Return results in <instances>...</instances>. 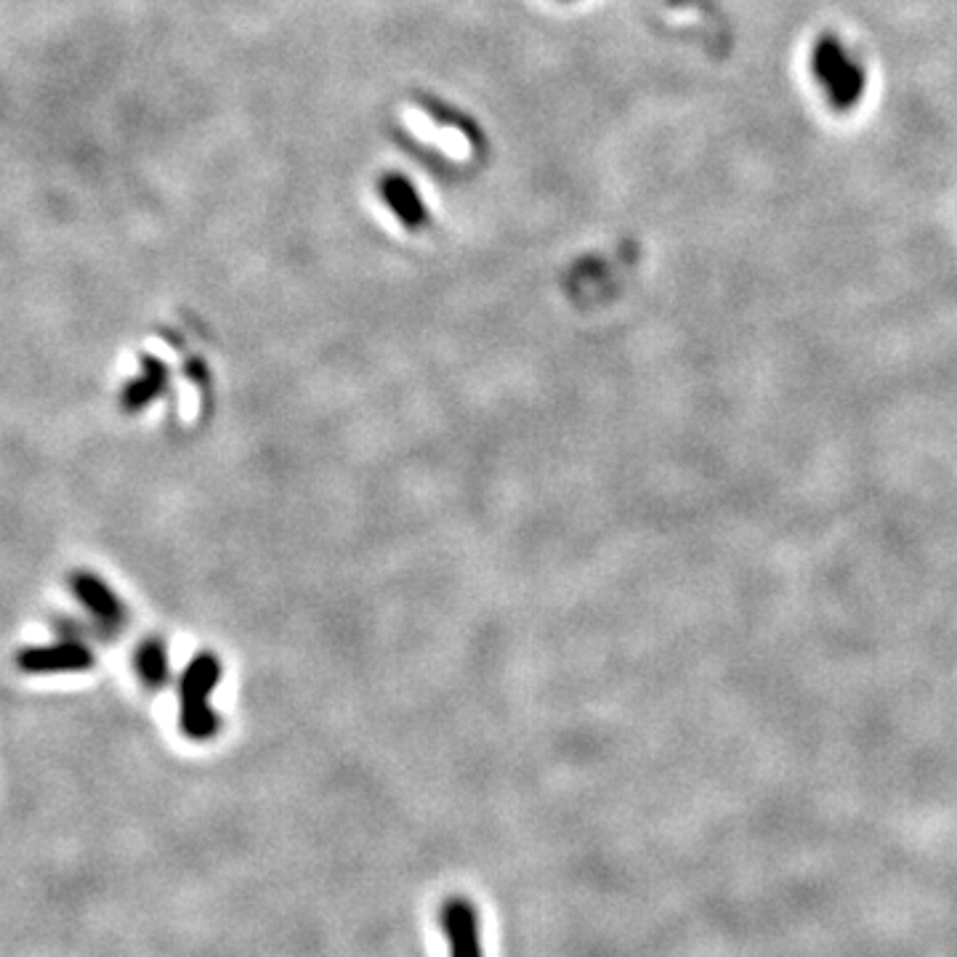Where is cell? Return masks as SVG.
<instances>
[{
  "instance_id": "4",
  "label": "cell",
  "mask_w": 957,
  "mask_h": 957,
  "mask_svg": "<svg viewBox=\"0 0 957 957\" xmlns=\"http://www.w3.org/2000/svg\"><path fill=\"white\" fill-rule=\"evenodd\" d=\"M441 929L450 942V957H482L478 918L474 905L463 897H452L441 905Z\"/></svg>"
},
{
  "instance_id": "6",
  "label": "cell",
  "mask_w": 957,
  "mask_h": 957,
  "mask_svg": "<svg viewBox=\"0 0 957 957\" xmlns=\"http://www.w3.org/2000/svg\"><path fill=\"white\" fill-rule=\"evenodd\" d=\"M133 667H137L141 684L144 686H152V689L163 686L165 678H168V654H165L163 643H160L157 638H146V641L137 649Z\"/></svg>"
},
{
  "instance_id": "3",
  "label": "cell",
  "mask_w": 957,
  "mask_h": 957,
  "mask_svg": "<svg viewBox=\"0 0 957 957\" xmlns=\"http://www.w3.org/2000/svg\"><path fill=\"white\" fill-rule=\"evenodd\" d=\"M67 582H70L72 596L83 606L85 615L94 619L96 630L102 636L118 634L126 623V606H122L115 588L91 569H75Z\"/></svg>"
},
{
  "instance_id": "1",
  "label": "cell",
  "mask_w": 957,
  "mask_h": 957,
  "mask_svg": "<svg viewBox=\"0 0 957 957\" xmlns=\"http://www.w3.org/2000/svg\"><path fill=\"white\" fill-rule=\"evenodd\" d=\"M812 72L838 113H851L867 91V75L838 35H819L812 48Z\"/></svg>"
},
{
  "instance_id": "2",
  "label": "cell",
  "mask_w": 957,
  "mask_h": 957,
  "mask_svg": "<svg viewBox=\"0 0 957 957\" xmlns=\"http://www.w3.org/2000/svg\"><path fill=\"white\" fill-rule=\"evenodd\" d=\"M96 665L94 649L80 638H61L40 647H24L16 652V667L27 676H54V673H85Z\"/></svg>"
},
{
  "instance_id": "5",
  "label": "cell",
  "mask_w": 957,
  "mask_h": 957,
  "mask_svg": "<svg viewBox=\"0 0 957 957\" xmlns=\"http://www.w3.org/2000/svg\"><path fill=\"white\" fill-rule=\"evenodd\" d=\"M165 378L168 376H165V367L160 365V359H144V365H141V376L128 380L126 389H122L120 394L122 410H126V413H139V410H144L146 404L163 391Z\"/></svg>"
}]
</instances>
